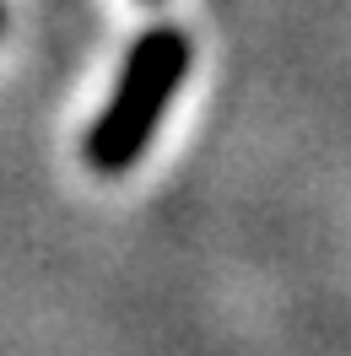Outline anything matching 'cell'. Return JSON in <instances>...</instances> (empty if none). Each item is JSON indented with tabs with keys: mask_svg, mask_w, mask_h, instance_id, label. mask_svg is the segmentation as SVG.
<instances>
[{
	"mask_svg": "<svg viewBox=\"0 0 351 356\" xmlns=\"http://www.w3.org/2000/svg\"><path fill=\"white\" fill-rule=\"evenodd\" d=\"M184 76H189V38L178 27H152V33L135 38L119 87H114V97L103 103V113L87 130L92 173H109V178L130 173L141 162V152L152 146L173 92L184 87Z\"/></svg>",
	"mask_w": 351,
	"mask_h": 356,
	"instance_id": "6da1fadb",
	"label": "cell"
},
{
	"mask_svg": "<svg viewBox=\"0 0 351 356\" xmlns=\"http://www.w3.org/2000/svg\"><path fill=\"white\" fill-rule=\"evenodd\" d=\"M0 22H6V6H0Z\"/></svg>",
	"mask_w": 351,
	"mask_h": 356,
	"instance_id": "7a4b0ae2",
	"label": "cell"
}]
</instances>
